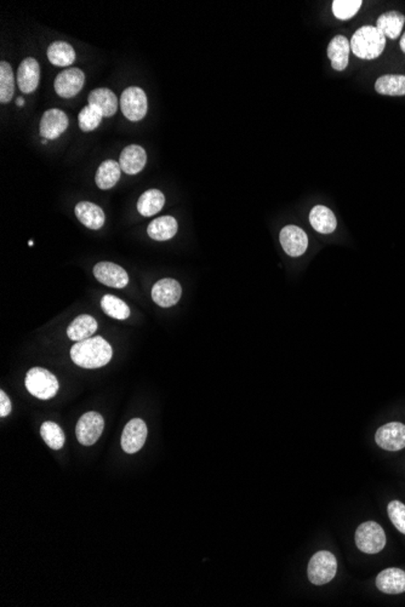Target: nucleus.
I'll return each instance as SVG.
<instances>
[{"label": "nucleus", "instance_id": "9b49d317", "mask_svg": "<svg viewBox=\"0 0 405 607\" xmlns=\"http://www.w3.org/2000/svg\"><path fill=\"white\" fill-rule=\"evenodd\" d=\"M147 426L141 418H134L124 428L122 434V448L124 452L136 453L143 448L147 439Z\"/></svg>", "mask_w": 405, "mask_h": 607}, {"label": "nucleus", "instance_id": "ddd939ff", "mask_svg": "<svg viewBox=\"0 0 405 607\" xmlns=\"http://www.w3.org/2000/svg\"><path fill=\"white\" fill-rule=\"evenodd\" d=\"M94 275L103 285L123 289L128 285L129 275L127 270L118 264L112 262H100L94 267Z\"/></svg>", "mask_w": 405, "mask_h": 607}, {"label": "nucleus", "instance_id": "393cba45", "mask_svg": "<svg viewBox=\"0 0 405 607\" xmlns=\"http://www.w3.org/2000/svg\"><path fill=\"white\" fill-rule=\"evenodd\" d=\"M122 167L120 163L115 160H106L97 169L95 182L100 190H110L113 188L120 178Z\"/></svg>", "mask_w": 405, "mask_h": 607}, {"label": "nucleus", "instance_id": "473e14b6", "mask_svg": "<svg viewBox=\"0 0 405 607\" xmlns=\"http://www.w3.org/2000/svg\"><path fill=\"white\" fill-rule=\"evenodd\" d=\"M102 119H103V115L91 106L84 107L78 115L79 128L84 132L93 131L95 129L98 128Z\"/></svg>", "mask_w": 405, "mask_h": 607}, {"label": "nucleus", "instance_id": "f03ea898", "mask_svg": "<svg viewBox=\"0 0 405 607\" xmlns=\"http://www.w3.org/2000/svg\"><path fill=\"white\" fill-rule=\"evenodd\" d=\"M352 53L361 60H375L386 48V37L375 26H363L349 41Z\"/></svg>", "mask_w": 405, "mask_h": 607}, {"label": "nucleus", "instance_id": "a211bd4d", "mask_svg": "<svg viewBox=\"0 0 405 607\" xmlns=\"http://www.w3.org/2000/svg\"><path fill=\"white\" fill-rule=\"evenodd\" d=\"M88 101L89 106L98 110L103 115V118L115 115L120 103L115 93L106 88L96 89L91 91L89 95Z\"/></svg>", "mask_w": 405, "mask_h": 607}, {"label": "nucleus", "instance_id": "6e6552de", "mask_svg": "<svg viewBox=\"0 0 405 607\" xmlns=\"http://www.w3.org/2000/svg\"><path fill=\"white\" fill-rule=\"evenodd\" d=\"M375 440L380 448L386 451H399L405 448V424L391 422L379 428L375 434Z\"/></svg>", "mask_w": 405, "mask_h": 607}, {"label": "nucleus", "instance_id": "5701e85b", "mask_svg": "<svg viewBox=\"0 0 405 607\" xmlns=\"http://www.w3.org/2000/svg\"><path fill=\"white\" fill-rule=\"evenodd\" d=\"M309 222L313 228L322 234H330L334 232L338 226L334 212L329 207L317 205L309 214Z\"/></svg>", "mask_w": 405, "mask_h": 607}, {"label": "nucleus", "instance_id": "0eeeda50", "mask_svg": "<svg viewBox=\"0 0 405 607\" xmlns=\"http://www.w3.org/2000/svg\"><path fill=\"white\" fill-rule=\"evenodd\" d=\"M105 428V419L97 412H88L83 415L75 427L77 439L84 446H91L95 444Z\"/></svg>", "mask_w": 405, "mask_h": 607}, {"label": "nucleus", "instance_id": "c9c22d12", "mask_svg": "<svg viewBox=\"0 0 405 607\" xmlns=\"http://www.w3.org/2000/svg\"><path fill=\"white\" fill-rule=\"evenodd\" d=\"M401 51H403V53H405V33H404V34H403V37H401Z\"/></svg>", "mask_w": 405, "mask_h": 607}, {"label": "nucleus", "instance_id": "1a4fd4ad", "mask_svg": "<svg viewBox=\"0 0 405 607\" xmlns=\"http://www.w3.org/2000/svg\"><path fill=\"white\" fill-rule=\"evenodd\" d=\"M85 84V74L79 68H68L61 72L53 81V88L58 96L71 98L79 93Z\"/></svg>", "mask_w": 405, "mask_h": 607}, {"label": "nucleus", "instance_id": "e433bc0d", "mask_svg": "<svg viewBox=\"0 0 405 607\" xmlns=\"http://www.w3.org/2000/svg\"><path fill=\"white\" fill-rule=\"evenodd\" d=\"M16 105L20 107H22L25 105V100H23L22 97H18V101H16Z\"/></svg>", "mask_w": 405, "mask_h": 607}, {"label": "nucleus", "instance_id": "412c9836", "mask_svg": "<svg viewBox=\"0 0 405 607\" xmlns=\"http://www.w3.org/2000/svg\"><path fill=\"white\" fill-rule=\"evenodd\" d=\"M177 229H179L177 221L172 216H163L150 222L147 228V233L153 240L165 242L175 237Z\"/></svg>", "mask_w": 405, "mask_h": 607}, {"label": "nucleus", "instance_id": "39448f33", "mask_svg": "<svg viewBox=\"0 0 405 607\" xmlns=\"http://www.w3.org/2000/svg\"><path fill=\"white\" fill-rule=\"evenodd\" d=\"M358 549L366 554H378L386 547V535L383 528L375 521H366L359 525L356 531Z\"/></svg>", "mask_w": 405, "mask_h": 607}, {"label": "nucleus", "instance_id": "7c9ffc66", "mask_svg": "<svg viewBox=\"0 0 405 607\" xmlns=\"http://www.w3.org/2000/svg\"><path fill=\"white\" fill-rule=\"evenodd\" d=\"M40 436L50 449L60 450L65 445V434L61 427L55 422H46L40 427Z\"/></svg>", "mask_w": 405, "mask_h": 607}, {"label": "nucleus", "instance_id": "2eb2a0df", "mask_svg": "<svg viewBox=\"0 0 405 607\" xmlns=\"http://www.w3.org/2000/svg\"><path fill=\"white\" fill-rule=\"evenodd\" d=\"M40 67L36 58H27L21 62L18 71V85L25 93H32L39 85Z\"/></svg>", "mask_w": 405, "mask_h": 607}, {"label": "nucleus", "instance_id": "4be33fe9", "mask_svg": "<svg viewBox=\"0 0 405 607\" xmlns=\"http://www.w3.org/2000/svg\"><path fill=\"white\" fill-rule=\"evenodd\" d=\"M97 330V322L95 318L88 314H83L78 318H75L72 322L71 325L67 329V336L75 341V342H80L84 339H88L93 336Z\"/></svg>", "mask_w": 405, "mask_h": 607}, {"label": "nucleus", "instance_id": "cd10ccee", "mask_svg": "<svg viewBox=\"0 0 405 607\" xmlns=\"http://www.w3.org/2000/svg\"><path fill=\"white\" fill-rule=\"evenodd\" d=\"M48 58L53 66H71L75 60V48L66 41H55L48 48Z\"/></svg>", "mask_w": 405, "mask_h": 607}, {"label": "nucleus", "instance_id": "a878e982", "mask_svg": "<svg viewBox=\"0 0 405 607\" xmlns=\"http://www.w3.org/2000/svg\"><path fill=\"white\" fill-rule=\"evenodd\" d=\"M165 197L158 190H150L142 194L137 202V210L145 217H150L158 214L164 207Z\"/></svg>", "mask_w": 405, "mask_h": 607}, {"label": "nucleus", "instance_id": "bb28decb", "mask_svg": "<svg viewBox=\"0 0 405 607\" xmlns=\"http://www.w3.org/2000/svg\"><path fill=\"white\" fill-rule=\"evenodd\" d=\"M375 90L380 95L404 96L405 75L386 74L380 77L375 83Z\"/></svg>", "mask_w": 405, "mask_h": 607}, {"label": "nucleus", "instance_id": "20e7f679", "mask_svg": "<svg viewBox=\"0 0 405 607\" xmlns=\"http://www.w3.org/2000/svg\"><path fill=\"white\" fill-rule=\"evenodd\" d=\"M338 571V561L334 554L328 550H321L313 555L307 566V575L311 583L324 585L334 578Z\"/></svg>", "mask_w": 405, "mask_h": 607}, {"label": "nucleus", "instance_id": "dca6fc26", "mask_svg": "<svg viewBox=\"0 0 405 607\" xmlns=\"http://www.w3.org/2000/svg\"><path fill=\"white\" fill-rule=\"evenodd\" d=\"M376 587L385 594H401L405 592V571L391 568L380 572L376 577Z\"/></svg>", "mask_w": 405, "mask_h": 607}, {"label": "nucleus", "instance_id": "c85d7f7f", "mask_svg": "<svg viewBox=\"0 0 405 607\" xmlns=\"http://www.w3.org/2000/svg\"><path fill=\"white\" fill-rule=\"evenodd\" d=\"M102 311L117 320H125L130 317V308L124 301L113 295H105L101 299Z\"/></svg>", "mask_w": 405, "mask_h": 607}, {"label": "nucleus", "instance_id": "f257e3e1", "mask_svg": "<svg viewBox=\"0 0 405 607\" xmlns=\"http://www.w3.org/2000/svg\"><path fill=\"white\" fill-rule=\"evenodd\" d=\"M113 355L110 344L101 336L90 337L75 344L71 349V358L75 365L84 369H98L107 365Z\"/></svg>", "mask_w": 405, "mask_h": 607}, {"label": "nucleus", "instance_id": "4468645a", "mask_svg": "<svg viewBox=\"0 0 405 607\" xmlns=\"http://www.w3.org/2000/svg\"><path fill=\"white\" fill-rule=\"evenodd\" d=\"M68 117L63 110L53 108L45 112L40 120V135L46 140H55L68 128Z\"/></svg>", "mask_w": 405, "mask_h": 607}, {"label": "nucleus", "instance_id": "7ed1b4c3", "mask_svg": "<svg viewBox=\"0 0 405 607\" xmlns=\"http://www.w3.org/2000/svg\"><path fill=\"white\" fill-rule=\"evenodd\" d=\"M26 388L40 400H49L58 392V381L48 370L33 367L27 372Z\"/></svg>", "mask_w": 405, "mask_h": 607}, {"label": "nucleus", "instance_id": "f704fd0d", "mask_svg": "<svg viewBox=\"0 0 405 607\" xmlns=\"http://www.w3.org/2000/svg\"><path fill=\"white\" fill-rule=\"evenodd\" d=\"M11 412V401L5 392H0V417H6Z\"/></svg>", "mask_w": 405, "mask_h": 607}, {"label": "nucleus", "instance_id": "f8f14e48", "mask_svg": "<svg viewBox=\"0 0 405 607\" xmlns=\"http://www.w3.org/2000/svg\"><path fill=\"white\" fill-rule=\"evenodd\" d=\"M182 287L180 282L172 278H165L155 282L152 289V299L159 307L169 308L180 301Z\"/></svg>", "mask_w": 405, "mask_h": 607}, {"label": "nucleus", "instance_id": "c756f323", "mask_svg": "<svg viewBox=\"0 0 405 607\" xmlns=\"http://www.w3.org/2000/svg\"><path fill=\"white\" fill-rule=\"evenodd\" d=\"M15 93L13 68L8 62H0V102L9 103Z\"/></svg>", "mask_w": 405, "mask_h": 607}, {"label": "nucleus", "instance_id": "9d476101", "mask_svg": "<svg viewBox=\"0 0 405 607\" xmlns=\"http://www.w3.org/2000/svg\"><path fill=\"white\" fill-rule=\"evenodd\" d=\"M281 244L288 255L291 257H299L304 255L309 247V237L304 229L297 226H286L282 229Z\"/></svg>", "mask_w": 405, "mask_h": 607}, {"label": "nucleus", "instance_id": "2f4dec72", "mask_svg": "<svg viewBox=\"0 0 405 607\" xmlns=\"http://www.w3.org/2000/svg\"><path fill=\"white\" fill-rule=\"evenodd\" d=\"M361 4V0H335L333 1V13L335 18L346 21L359 11Z\"/></svg>", "mask_w": 405, "mask_h": 607}, {"label": "nucleus", "instance_id": "423d86ee", "mask_svg": "<svg viewBox=\"0 0 405 607\" xmlns=\"http://www.w3.org/2000/svg\"><path fill=\"white\" fill-rule=\"evenodd\" d=\"M120 102L124 117L131 122L142 120L147 115L148 101L141 88L130 86L124 90Z\"/></svg>", "mask_w": 405, "mask_h": 607}, {"label": "nucleus", "instance_id": "b1692460", "mask_svg": "<svg viewBox=\"0 0 405 607\" xmlns=\"http://www.w3.org/2000/svg\"><path fill=\"white\" fill-rule=\"evenodd\" d=\"M405 16L398 11H390L385 13L378 18L376 28L379 30L383 36L388 37L390 39H397L401 36L403 27H404Z\"/></svg>", "mask_w": 405, "mask_h": 607}, {"label": "nucleus", "instance_id": "aec40b11", "mask_svg": "<svg viewBox=\"0 0 405 607\" xmlns=\"http://www.w3.org/2000/svg\"><path fill=\"white\" fill-rule=\"evenodd\" d=\"M351 53V44L344 36H336L328 46V58H330L331 67L335 71H344L348 66V58Z\"/></svg>", "mask_w": 405, "mask_h": 607}, {"label": "nucleus", "instance_id": "6ab92c4d", "mask_svg": "<svg viewBox=\"0 0 405 607\" xmlns=\"http://www.w3.org/2000/svg\"><path fill=\"white\" fill-rule=\"evenodd\" d=\"M75 216L77 218L88 228L97 229L101 228L102 226L105 225L106 216L101 207L90 202H80L77 204L75 209Z\"/></svg>", "mask_w": 405, "mask_h": 607}, {"label": "nucleus", "instance_id": "72a5a7b5", "mask_svg": "<svg viewBox=\"0 0 405 607\" xmlns=\"http://www.w3.org/2000/svg\"><path fill=\"white\" fill-rule=\"evenodd\" d=\"M388 516L399 533L405 535V504L401 501H391L387 507Z\"/></svg>", "mask_w": 405, "mask_h": 607}, {"label": "nucleus", "instance_id": "f3484780", "mask_svg": "<svg viewBox=\"0 0 405 607\" xmlns=\"http://www.w3.org/2000/svg\"><path fill=\"white\" fill-rule=\"evenodd\" d=\"M146 163H147V155L141 145H128L120 153V167L128 175H136L142 171Z\"/></svg>", "mask_w": 405, "mask_h": 607}]
</instances>
